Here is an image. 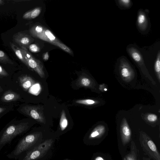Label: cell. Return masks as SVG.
Here are the masks:
<instances>
[{
    "mask_svg": "<svg viewBox=\"0 0 160 160\" xmlns=\"http://www.w3.org/2000/svg\"><path fill=\"white\" fill-rule=\"evenodd\" d=\"M19 80L21 86L25 90L30 88L35 82L32 78L27 75L20 77Z\"/></svg>",
    "mask_w": 160,
    "mask_h": 160,
    "instance_id": "15",
    "label": "cell"
},
{
    "mask_svg": "<svg viewBox=\"0 0 160 160\" xmlns=\"http://www.w3.org/2000/svg\"><path fill=\"white\" fill-rule=\"evenodd\" d=\"M120 136L123 145H126L130 141L131 138V132L126 118L122 120L120 128Z\"/></svg>",
    "mask_w": 160,
    "mask_h": 160,
    "instance_id": "8",
    "label": "cell"
},
{
    "mask_svg": "<svg viewBox=\"0 0 160 160\" xmlns=\"http://www.w3.org/2000/svg\"><path fill=\"white\" fill-rule=\"evenodd\" d=\"M35 38H39L51 43L54 42L59 41L49 30L45 28L42 33Z\"/></svg>",
    "mask_w": 160,
    "mask_h": 160,
    "instance_id": "14",
    "label": "cell"
},
{
    "mask_svg": "<svg viewBox=\"0 0 160 160\" xmlns=\"http://www.w3.org/2000/svg\"><path fill=\"white\" fill-rule=\"evenodd\" d=\"M117 2L119 5L124 8H128L132 5V2L130 0H118Z\"/></svg>",
    "mask_w": 160,
    "mask_h": 160,
    "instance_id": "26",
    "label": "cell"
},
{
    "mask_svg": "<svg viewBox=\"0 0 160 160\" xmlns=\"http://www.w3.org/2000/svg\"><path fill=\"white\" fill-rule=\"evenodd\" d=\"M4 4V2L3 1L0 0V5H3Z\"/></svg>",
    "mask_w": 160,
    "mask_h": 160,
    "instance_id": "32",
    "label": "cell"
},
{
    "mask_svg": "<svg viewBox=\"0 0 160 160\" xmlns=\"http://www.w3.org/2000/svg\"><path fill=\"white\" fill-rule=\"evenodd\" d=\"M20 96L14 92L9 91L6 92L2 96L1 100L5 102H10L19 99Z\"/></svg>",
    "mask_w": 160,
    "mask_h": 160,
    "instance_id": "18",
    "label": "cell"
},
{
    "mask_svg": "<svg viewBox=\"0 0 160 160\" xmlns=\"http://www.w3.org/2000/svg\"><path fill=\"white\" fill-rule=\"evenodd\" d=\"M127 50L131 57L141 68H146L142 56L138 49L134 47H131L127 48Z\"/></svg>",
    "mask_w": 160,
    "mask_h": 160,
    "instance_id": "10",
    "label": "cell"
},
{
    "mask_svg": "<svg viewBox=\"0 0 160 160\" xmlns=\"http://www.w3.org/2000/svg\"><path fill=\"white\" fill-rule=\"evenodd\" d=\"M147 120L149 122H154L158 119V117L157 115L154 114H148L146 117Z\"/></svg>",
    "mask_w": 160,
    "mask_h": 160,
    "instance_id": "28",
    "label": "cell"
},
{
    "mask_svg": "<svg viewBox=\"0 0 160 160\" xmlns=\"http://www.w3.org/2000/svg\"><path fill=\"white\" fill-rule=\"evenodd\" d=\"M68 124V120L66 117L64 110H62L61 113L59 125L62 131L65 130Z\"/></svg>",
    "mask_w": 160,
    "mask_h": 160,
    "instance_id": "20",
    "label": "cell"
},
{
    "mask_svg": "<svg viewBox=\"0 0 160 160\" xmlns=\"http://www.w3.org/2000/svg\"><path fill=\"white\" fill-rule=\"evenodd\" d=\"M104 90L105 91H107V89H106V88H105V89Z\"/></svg>",
    "mask_w": 160,
    "mask_h": 160,
    "instance_id": "35",
    "label": "cell"
},
{
    "mask_svg": "<svg viewBox=\"0 0 160 160\" xmlns=\"http://www.w3.org/2000/svg\"><path fill=\"white\" fill-rule=\"evenodd\" d=\"M41 135L39 132H34L25 135L19 140L14 149L7 156L10 159H18L35 146Z\"/></svg>",
    "mask_w": 160,
    "mask_h": 160,
    "instance_id": "1",
    "label": "cell"
},
{
    "mask_svg": "<svg viewBox=\"0 0 160 160\" xmlns=\"http://www.w3.org/2000/svg\"><path fill=\"white\" fill-rule=\"evenodd\" d=\"M4 110V108L0 107V113L2 112Z\"/></svg>",
    "mask_w": 160,
    "mask_h": 160,
    "instance_id": "34",
    "label": "cell"
},
{
    "mask_svg": "<svg viewBox=\"0 0 160 160\" xmlns=\"http://www.w3.org/2000/svg\"><path fill=\"white\" fill-rule=\"evenodd\" d=\"M29 51L31 52L36 53L39 52L40 51V50L39 46L36 44H30L28 47Z\"/></svg>",
    "mask_w": 160,
    "mask_h": 160,
    "instance_id": "27",
    "label": "cell"
},
{
    "mask_svg": "<svg viewBox=\"0 0 160 160\" xmlns=\"http://www.w3.org/2000/svg\"><path fill=\"white\" fill-rule=\"evenodd\" d=\"M64 160H68V159H64Z\"/></svg>",
    "mask_w": 160,
    "mask_h": 160,
    "instance_id": "36",
    "label": "cell"
},
{
    "mask_svg": "<svg viewBox=\"0 0 160 160\" xmlns=\"http://www.w3.org/2000/svg\"><path fill=\"white\" fill-rule=\"evenodd\" d=\"M41 10V8L40 7L36 8L25 13L22 16V18L25 19H34L39 15Z\"/></svg>",
    "mask_w": 160,
    "mask_h": 160,
    "instance_id": "19",
    "label": "cell"
},
{
    "mask_svg": "<svg viewBox=\"0 0 160 160\" xmlns=\"http://www.w3.org/2000/svg\"><path fill=\"white\" fill-rule=\"evenodd\" d=\"M51 44L58 47L64 51L73 56V53L72 50L69 47L61 42L59 41L54 42L52 43Z\"/></svg>",
    "mask_w": 160,
    "mask_h": 160,
    "instance_id": "23",
    "label": "cell"
},
{
    "mask_svg": "<svg viewBox=\"0 0 160 160\" xmlns=\"http://www.w3.org/2000/svg\"><path fill=\"white\" fill-rule=\"evenodd\" d=\"M53 142L52 139L46 140L35 146L21 156L18 160H37L44 156L50 149Z\"/></svg>",
    "mask_w": 160,
    "mask_h": 160,
    "instance_id": "3",
    "label": "cell"
},
{
    "mask_svg": "<svg viewBox=\"0 0 160 160\" xmlns=\"http://www.w3.org/2000/svg\"><path fill=\"white\" fill-rule=\"evenodd\" d=\"M123 160H139V150L133 140L131 142L130 152L125 156Z\"/></svg>",
    "mask_w": 160,
    "mask_h": 160,
    "instance_id": "12",
    "label": "cell"
},
{
    "mask_svg": "<svg viewBox=\"0 0 160 160\" xmlns=\"http://www.w3.org/2000/svg\"><path fill=\"white\" fill-rule=\"evenodd\" d=\"M9 43L11 48L14 52L17 57L23 63L28 67L26 61L20 48H19L11 42H10Z\"/></svg>",
    "mask_w": 160,
    "mask_h": 160,
    "instance_id": "17",
    "label": "cell"
},
{
    "mask_svg": "<svg viewBox=\"0 0 160 160\" xmlns=\"http://www.w3.org/2000/svg\"><path fill=\"white\" fill-rule=\"evenodd\" d=\"M92 160H108L105 158L103 157L102 155H98L96 156Z\"/></svg>",
    "mask_w": 160,
    "mask_h": 160,
    "instance_id": "30",
    "label": "cell"
},
{
    "mask_svg": "<svg viewBox=\"0 0 160 160\" xmlns=\"http://www.w3.org/2000/svg\"><path fill=\"white\" fill-rule=\"evenodd\" d=\"M29 128L27 122L12 124L5 128L0 133V152L7 144H10L15 138L24 132Z\"/></svg>",
    "mask_w": 160,
    "mask_h": 160,
    "instance_id": "2",
    "label": "cell"
},
{
    "mask_svg": "<svg viewBox=\"0 0 160 160\" xmlns=\"http://www.w3.org/2000/svg\"><path fill=\"white\" fill-rule=\"evenodd\" d=\"M0 62L4 64H13L14 63L6 54L3 51L0 50Z\"/></svg>",
    "mask_w": 160,
    "mask_h": 160,
    "instance_id": "24",
    "label": "cell"
},
{
    "mask_svg": "<svg viewBox=\"0 0 160 160\" xmlns=\"http://www.w3.org/2000/svg\"><path fill=\"white\" fill-rule=\"evenodd\" d=\"M106 131V128L102 125H99L95 127L90 133L88 137L89 139H98L104 135Z\"/></svg>",
    "mask_w": 160,
    "mask_h": 160,
    "instance_id": "13",
    "label": "cell"
},
{
    "mask_svg": "<svg viewBox=\"0 0 160 160\" xmlns=\"http://www.w3.org/2000/svg\"><path fill=\"white\" fill-rule=\"evenodd\" d=\"M14 42L19 45L21 48L28 49L29 46L33 41L34 39L26 33L18 32L13 35Z\"/></svg>",
    "mask_w": 160,
    "mask_h": 160,
    "instance_id": "9",
    "label": "cell"
},
{
    "mask_svg": "<svg viewBox=\"0 0 160 160\" xmlns=\"http://www.w3.org/2000/svg\"><path fill=\"white\" fill-rule=\"evenodd\" d=\"M21 111L37 121L43 124L46 123L43 109L41 106L26 105L22 107Z\"/></svg>",
    "mask_w": 160,
    "mask_h": 160,
    "instance_id": "6",
    "label": "cell"
},
{
    "mask_svg": "<svg viewBox=\"0 0 160 160\" xmlns=\"http://www.w3.org/2000/svg\"><path fill=\"white\" fill-rule=\"evenodd\" d=\"M120 74L125 81H131L134 77V72L128 62L124 58L120 60L119 66Z\"/></svg>",
    "mask_w": 160,
    "mask_h": 160,
    "instance_id": "7",
    "label": "cell"
},
{
    "mask_svg": "<svg viewBox=\"0 0 160 160\" xmlns=\"http://www.w3.org/2000/svg\"><path fill=\"white\" fill-rule=\"evenodd\" d=\"M49 55L48 52H46L44 53L42 56V58L43 60L47 61L49 58Z\"/></svg>",
    "mask_w": 160,
    "mask_h": 160,
    "instance_id": "31",
    "label": "cell"
},
{
    "mask_svg": "<svg viewBox=\"0 0 160 160\" xmlns=\"http://www.w3.org/2000/svg\"><path fill=\"white\" fill-rule=\"evenodd\" d=\"M142 160H151L149 158H147L146 157H143Z\"/></svg>",
    "mask_w": 160,
    "mask_h": 160,
    "instance_id": "33",
    "label": "cell"
},
{
    "mask_svg": "<svg viewBox=\"0 0 160 160\" xmlns=\"http://www.w3.org/2000/svg\"><path fill=\"white\" fill-rule=\"evenodd\" d=\"M139 141L143 151L150 158L160 160V154L155 144L146 133H140Z\"/></svg>",
    "mask_w": 160,
    "mask_h": 160,
    "instance_id": "4",
    "label": "cell"
},
{
    "mask_svg": "<svg viewBox=\"0 0 160 160\" xmlns=\"http://www.w3.org/2000/svg\"><path fill=\"white\" fill-rule=\"evenodd\" d=\"M0 75L3 76H7L8 75V73L1 65H0Z\"/></svg>",
    "mask_w": 160,
    "mask_h": 160,
    "instance_id": "29",
    "label": "cell"
},
{
    "mask_svg": "<svg viewBox=\"0 0 160 160\" xmlns=\"http://www.w3.org/2000/svg\"><path fill=\"white\" fill-rule=\"evenodd\" d=\"M20 49L26 61L28 67L33 69L41 78H44L45 74L42 62L34 58L28 49L23 48Z\"/></svg>",
    "mask_w": 160,
    "mask_h": 160,
    "instance_id": "5",
    "label": "cell"
},
{
    "mask_svg": "<svg viewBox=\"0 0 160 160\" xmlns=\"http://www.w3.org/2000/svg\"><path fill=\"white\" fill-rule=\"evenodd\" d=\"M154 70L159 82L160 81V52H158L154 63Z\"/></svg>",
    "mask_w": 160,
    "mask_h": 160,
    "instance_id": "21",
    "label": "cell"
},
{
    "mask_svg": "<svg viewBox=\"0 0 160 160\" xmlns=\"http://www.w3.org/2000/svg\"><path fill=\"white\" fill-rule=\"evenodd\" d=\"M137 23L138 28L142 32H144L147 29L148 22L147 16L145 12L141 9L138 12Z\"/></svg>",
    "mask_w": 160,
    "mask_h": 160,
    "instance_id": "11",
    "label": "cell"
},
{
    "mask_svg": "<svg viewBox=\"0 0 160 160\" xmlns=\"http://www.w3.org/2000/svg\"><path fill=\"white\" fill-rule=\"evenodd\" d=\"M76 84L78 87L90 88L92 86V82L88 77L82 75L77 80Z\"/></svg>",
    "mask_w": 160,
    "mask_h": 160,
    "instance_id": "16",
    "label": "cell"
},
{
    "mask_svg": "<svg viewBox=\"0 0 160 160\" xmlns=\"http://www.w3.org/2000/svg\"><path fill=\"white\" fill-rule=\"evenodd\" d=\"M45 28L40 25H35L32 27L30 30V34L32 36L36 37L42 33Z\"/></svg>",
    "mask_w": 160,
    "mask_h": 160,
    "instance_id": "22",
    "label": "cell"
},
{
    "mask_svg": "<svg viewBox=\"0 0 160 160\" xmlns=\"http://www.w3.org/2000/svg\"><path fill=\"white\" fill-rule=\"evenodd\" d=\"M75 102L81 104L91 105L97 103V102L91 99H85L77 100Z\"/></svg>",
    "mask_w": 160,
    "mask_h": 160,
    "instance_id": "25",
    "label": "cell"
}]
</instances>
